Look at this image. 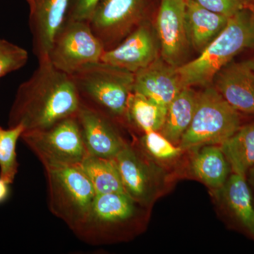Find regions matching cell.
<instances>
[{
    "instance_id": "6da1fadb",
    "label": "cell",
    "mask_w": 254,
    "mask_h": 254,
    "mask_svg": "<svg viewBox=\"0 0 254 254\" xmlns=\"http://www.w3.org/2000/svg\"><path fill=\"white\" fill-rule=\"evenodd\" d=\"M80 105L71 76L57 69L49 60L38 62L31 77L18 86L8 126L21 125L24 131L44 129L77 115Z\"/></svg>"
},
{
    "instance_id": "7a4b0ae2",
    "label": "cell",
    "mask_w": 254,
    "mask_h": 254,
    "mask_svg": "<svg viewBox=\"0 0 254 254\" xmlns=\"http://www.w3.org/2000/svg\"><path fill=\"white\" fill-rule=\"evenodd\" d=\"M254 48V16L244 8L195 59L177 68L185 87L211 86L215 74L246 50Z\"/></svg>"
},
{
    "instance_id": "3957f363",
    "label": "cell",
    "mask_w": 254,
    "mask_h": 254,
    "mask_svg": "<svg viewBox=\"0 0 254 254\" xmlns=\"http://www.w3.org/2000/svg\"><path fill=\"white\" fill-rule=\"evenodd\" d=\"M81 104L126 123L128 97L133 91L134 73L100 61L69 75Z\"/></svg>"
},
{
    "instance_id": "277c9868",
    "label": "cell",
    "mask_w": 254,
    "mask_h": 254,
    "mask_svg": "<svg viewBox=\"0 0 254 254\" xmlns=\"http://www.w3.org/2000/svg\"><path fill=\"white\" fill-rule=\"evenodd\" d=\"M240 114L212 85L205 87L198 93L193 120L179 146L185 151L203 145H220L242 126Z\"/></svg>"
},
{
    "instance_id": "5b68a950",
    "label": "cell",
    "mask_w": 254,
    "mask_h": 254,
    "mask_svg": "<svg viewBox=\"0 0 254 254\" xmlns=\"http://www.w3.org/2000/svg\"><path fill=\"white\" fill-rule=\"evenodd\" d=\"M80 165L45 169L50 211L73 232L86 220L96 196Z\"/></svg>"
},
{
    "instance_id": "8992f818",
    "label": "cell",
    "mask_w": 254,
    "mask_h": 254,
    "mask_svg": "<svg viewBox=\"0 0 254 254\" xmlns=\"http://www.w3.org/2000/svg\"><path fill=\"white\" fill-rule=\"evenodd\" d=\"M21 138L44 169L80 165L88 155L76 115L44 129L23 132Z\"/></svg>"
},
{
    "instance_id": "52a82bcc",
    "label": "cell",
    "mask_w": 254,
    "mask_h": 254,
    "mask_svg": "<svg viewBox=\"0 0 254 254\" xmlns=\"http://www.w3.org/2000/svg\"><path fill=\"white\" fill-rule=\"evenodd\" d=\"M138 206L127 193L96 195L86 220L74 234L90 245L107 243L133 225L139 213Z\"/></svg>"
},
{
    "instance_id": "ba28073f",
    "label": "cell",
    "mask_w": 254,
    "mask_h": 254,
    "mask_svg": "<svg viewBox=\"0 0 254 254\" xmlns=\"http://www.w3.org/2000/svg\"><path fill=\"white\" fill-rule=\"evenodd\" d=\"M105 51L88 22L65 21L53 39L48 60L57 69L71 75L87 64L101 61Z\"/></svg>"
},
{
    "instance_id": "9c48e42d",
    "label": "cell",
    "mask_w": 254,
    "mask_h": 254,
    "mask_svg": "<svg viewBox=\"0 0 254 254\" xmlns=\"http://www.w3.org/2000/svg\"><path fill=\"white\" fill-rule=\"evenodd\" d=\"M149 0H100L88 23L105 50L112 49L147 20Z\"/></svg>"
},
{
    "instance_id": "30bf717a",
    "label": "cell",
    "mask_w": 254,
    "mask_h": 254,
    "mask_svg": "<svg viewBox=\"0 0 254 254\" xmlns=\"http://www.w3.org/2000/svg\"><path fill=\"white\" fill-rule=\"evenodd\" d=\"M114 160L127 194L141 206L150 205L163 185L162 170L143 150L128 142Z\"/></svg>"
},
{
    "instance_id": "8fae6325",
    "label": "cell",
    "mask_w": 254,
    "mask_h": 254,
    "mask_svg": "<svg viewBox=\"0 0 254 254\" xmlns=\"http://www.w3.org/2000/svg\"><path fill=\"white\" fill-rule=\"evenodd\" d=\"M154 28L160 57L175 67L184 64L190 46L185 19V0H160Z\"/></svg>"
},
{
    "instance_id": "7c38bea8",
    "label": "cell",
    "mask_w": 254,
    "mask_h": 254,
    "mask_svg": "<svg viewBox=\"0 0 254 254\" xmlns=\"http://www.w3.org/2000/svg\"><path fill=\"white\" fill-rule=\"evenodd\" d=\"M160 56V46L155 28L147 19L118 46L105 50L101 61L136 73Z\"/></svg>"
},
{
    "instance_id": "4fadbf2b",
    "label": "cell",
    "mask_w": 254,
    "mask_h": 254,
    "mask_svg": "<svg viewBox=\"0 0 254 254\" xmlns=\"http://www.w3.org/2000/svg\"><path fill=\"white\" fill-rule=\"evenodd\" d=\"M76 116L88 154L110 160L116 158L127 142L117 122L81 103Z\"/></svg>"
},
{
    "instance_id": "5bb4252c",
    "label": "cell",
    "mask_w": 254,
    "mask_h": 254,
    "mask_svg": "<svg viewBox=\"0 0 254 254\" xmlns=\"http://www.w3.org/2000/svg\"><path fill=\"white\" fill-rule=\"evenodd\" d=\"M29 6L33 53L38 62L48 60L55 35L66 20L71 0H26Z\"/></svg>"
},
{
    "instance_id": "9a60e30c",
    "label": "cell",
    "mask_w": 254,
    "mask_h": 254,
    "mask_svg": "<svg viewBox=\"0 0 254 254\" xmlns=\"http://www.w3.org/2000/svg\"><path fill=\"white\" fill-rule=\"evenodd\" d=\"M215 191L232 225L254 240V199L247 177L232 173Z\"/></svg>"
},
{
    "instance_id": "2e32d148",
    "label": "cell",
    "mask_w": 254,
    "mask_h": 254,
    "mask_svg": "<svg viewBox=\"0 0 254 254\" xmlns=\"http://www.w3.org/2000/svg\"><path fill=\"white\" fill-rule=\"evenodd\" d=\"M177 68L158 57L153 63L134 73L133 91L168 108L184 88Z\"/></svg>"
},
{
    "instance_id": "e0dca14e",
    "label": "cell",
    "mask_w": 254,
    "mask_h": 254,
    "mask_svg": "<svg viewBox=\"0 0 254 254\" xmlns=\"http://www.w3.org/2000/svg\"><path fill=\"white\" fill-rule=\"evenodd\" d=\"M212 86L237 111L254 115V73L245 63H229L215 74Z\"/></svg>"
},
{
    "instance_id": "ac0fdd59",
    "label": "cell",
    "mask_w": 254,
    "mask_h": 254,
    "mask_svg": "<svg viewBox=\"0 0 254 254\" xmlns=\"http://www.w3.org/2000/svg\"><path fill=\"white\" fill-rule=\"evenodd\" d=\"M185 19L190 46L200 54L225 29L230 18L185 0Z\"/></svg>"
},
{
    "instance_id": "d6986e66",
    "label": "cell",
    "mask_w": 254,
    "mask_h": 254,
    "mask_svg": "<svg viewBox=\"0 0 254 254\" xmlns=\"http://www.w3.org/2000/svg\"><path fill=\"white\" fill-rule=\"evenodd\" d=\"M198 148L190 161L191 173L213 190L221 188L232 170L220 145H207Z\"/></svg>"
},
{
    "instance_id": "ffe728a7",
    "label": "cell",
    "mask_w": 254,
    "mask_h": 254,
    "mask_svg": "<svg viewBox=\"0 0 254 254\" xmlns=\"http://www.w3.org/2000/svg\"><path fill=\"white\" fill-rule=\"evenodd\" d=\"M197 98L198 93L192 87H185L168 105L165 122L159 132L174 144L179 145L190 127L196 108Z\"/></svg>"
},
{
    "instance_id": "44dd1931",
    "label": "cell",
    "mask_w": 254,
    "mask_h": 254,
    "mask_svg": "<svg viewBox=\"0 0 254 254\" xmlns=\"http://www.w3.org/2000/svg\"><path fill=\"white\" fill-rule=\"evenodd\" d=\"M220 147L232 173L247 177L254 165V123L241 127Z\"/></svg>"
},
{
    "instance_id": "7402d4cb",
    "label": "cell",
    "mask_w": 254,
    "mask_h": 254,
    "mask_svg": "<svg viewBox=\"0 0 254 254\" xmlns=\"http://www.w3.org/2000/svg\"><path fill=\"white\" fill-rule=\"evenodd\" d=\"M167 109L144 95L133 91L127 102L126 123L143 133L159 131L165 122Z\"/></svg>"
},
{
    "instance_id": "603a6c76",
    "label": "cell",
    "mask_w": 254,
    "mask_h": 254,
    "mask_svg": "<svg viewBox=\"0 0 254 254\" xmlns=\"http://www.w3.org/2000/svg\"><path fill=\"white\" fill-rule=\"evenodd\" d=\"M80 165L93 185L96 195L126 193L115 160L88 154Z\"/></svg>"
},
{
    "instance_id": "cb8c5ba5",
    "label": "cell",
    "mask_w": 254,
    "mask_h": 254,
    "mask_svg": "<svg viewBox=\"0 0 254 254\" xmlns=\"http://www.w3.org/2000/svg\"><path fill=\"white\" fill-rule=\"evenodd\" d=\"M24 131L21 125L2 128L0 138V177L6 183L14 182L18 173V163L16 155V143Z\"/></svg>"
},
{
    "instance_id": "d4e9b609",
    "label": "cell",
    "mask_w": 254,
    "mask_h": 254,
    "mask_svg": "<svg viewBox=\"0 0 254 254\" xmlns=\"http://www.w3.org/2000/svg\"><path fill=\"white\" fill-rule=\"evenodd\" d=\"M140 143L145 154L158 161L175 160L180 158L184 151L179 145L174 144L159 131L143 133Z\"/></svg>"
},
{
    "instance_id": "484cf974",
    "label": "cell",
    "mask_w": 254,
    "mask_h": 254,
    "mask_svg": "<svg viewBox=\"0 0 254 254\" xmlns=\"http://www.w3.org/2000/svg\"><path fill=\"white\" fill-rule=\"evenodd\" d=\"M28 53L21 47L0 39V78L17 71L26 65Z\"/></svg>"
},
{
    "instance_id": "4316f807",
    "label": "cell",
    "mask_w": 254,
    "mask_h": 254,
    "mask_svg": "<svg viewBox=\"0 0 254 254\" xmlns=\"http://www.w3.org/2000/svg\"><path fill=\"white\" fill-rule=\"evenodd\" d=\"M209 11L230 18L245 8L242 0H192Z\"/></svg>"
},
{
    "instance_id": "83f0119b",
    "label": "cell",
    "mask_w": 254,
    "mask_h": 254,
    "mask_svg": "<svg viewBox=\"0 0 254 254\" xmlns=\"http://www.w3.org/2000/svg\"><path fill=\"white\" fill-rule=\"evenodd\" d=\"M100 0H71L65 21L88 22Z\"/></svg>"
},
{
    "instance_id": "f1b7e54d",
    "label": "cell",
    "mask_w": 254,
    "mask_h": 254,
    "mask_svg": "<svg viewBox=\"0 0 254 254\" xmlns=\"http://www.w3.org/2000/svg\"><path fill=\"white\" fill-rule=\"evenodd\" d=\"M9 194V184L0 177V203H3Z\"/></svg>"
},
{
    "instance_id": "f546056e",
    "label": "cell",
    "mask_w": 254,
    "mask_h": 254,
    "mask_svg": "<svg viewBox=\"0 0 254 254\" xmlns=\"http://www.w3.org/2000/svg\"><path fill=\"white\" fill-rule=\"evenodd\" d=\"M247 180L252 190L254 199V165L247 175Z\"/></svg>"
},
{
    "instance_id": "4dcf8cb0",
    "label": "cell",
    "mask_w": 254,
    "mask_h": 254,
    "mask_svg": "<svg viewBox=\"0 0 254 254\" xmlns=\"http://www.w3.org/2000/svg\"><path fill=\"white\" fill-rule=\"evenodd\" d=\"M245 7L250 9L254 16V0H247L245 2Z\"/></svg>"
},
{
    "instance_id": "1f68e13d",
    "label": "cell",
    "mask_w": 254,
    "mask_h": 254,
    "mask_svg": "<svg viewBox=\"0 0 254 254\" xmlns=\"http://www.w3.org/2000/svg\"><path fill=\"white\" fill-rule=\"evenodd\" d=\"M243 63L254 73V57L250 60H246Z\"/></svg>"
},
{
    "instance_id": "d6a6232c",
    "label": "cell",
    "mask_w": 254,
    "mask_h": 254,
    "mask_svg": "<svg viewBox=\"0 0 254 254\" xmlns=\"http://www.w3.org/2000/svg\"><path fill=\"white\" fill-rule=\"evenodd\" d=\"M1 130H2V128H1V127H0V138H1Z\"/></svg>"
},
{
    "instance_id": "836d02e7",
    "label": "cell",
    "mask_w": 254,
    "mask_h": 254,
    "mask_svg": "<svg viewBox=\"0 0 254 254\" xmlns=\"http://www.w3.org/2000/svg\"><path fill=\"white\" fill-rule=\"evenodd\" d=\"M242 2H243V3H244V4H245L246 1H247V0H242Z\"/></svg>"
}]
</instances>
